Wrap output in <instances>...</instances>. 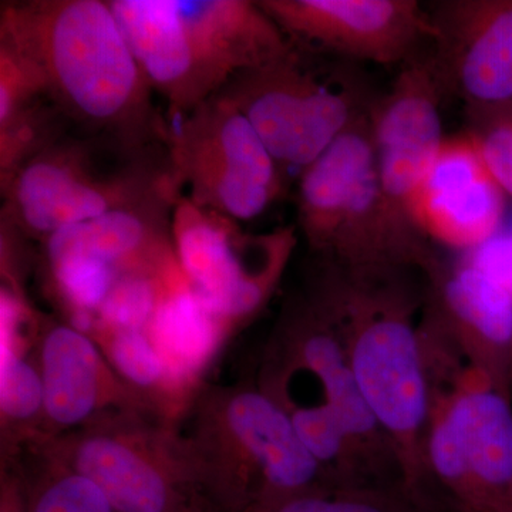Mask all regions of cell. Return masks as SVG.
I'll return each mask as SVG.
<instances>
[{
	"label": "cell",
	"mask_w": 512,
	"mask_h": 512,
	"mask_svg": "<svg viewBox=\"0 0 512 512\" xmlns=\"http://www.w3.org/2000/svg\"><path fill=\"white\" fill-rule=\"evenodd\" d=\"M0 512H29L28 491L18 460H2Z\"/></svg>",
	"instance_id": "cell-25"
},
{
	"label": "cell",
	"mask_w": 512,
	"mask_h": 512,
	"mask_svg": "<svg viewBox=\"0 0 512 512\" xmlns=\"http://www.w3.org/2000/svg\"><path fill=\"white\" fill-rule=\"evenodd\" d=\"M505 192L488 171L476 136L446 138L410 204L421 237L477 249L498 235Z\"/></svg>",
	"instance_id": "cell-14"
},
{
	"label": "cell",
	"mask_w": 512,
	"mask_h": 512,
	"mask_svg": "<svg viewBox=\"0 0 512 512\" xmlns=\"http://www.w3.org/2000/svg\"><path fill=\"white\" fill-rule=\"evenodd\" d=\"M128 46L167 119L185 116L215 96L228 80L202 55L174 0H110Z\"/></svg>",
	"instance_id": "cell-15"
},
{
	"label": "cell",
	"mask_w": 512,
	"mask_h": 512,
	"mask_svg": "<svg viewBox=\"0 0 512 512\" xmlns=\"http://www.w3.org/2000/svg\"><path fill=\"white\" fill-rule=\"evenodd\" d=\"M289 417L302 443L326 474V468L339 460L350 440L342 423L325 404L298 410Z\"/></svg>",
	"instance_id": "cell-22"
},
{
	"label": "cell",
	"mask_w": 512,
	"mask_h": 512,
	"mask_svg": "<svg viewBox=\"0 0 512 512\" xmlns=\"http://www.w3.org/2000/svg\"><path fill=\"white\" fill-rule=\"evenodd\" d=\"M440 301L448 315L491 346L512 340V292L473 262L440 282Z\"/></svg>",
	"instance_id": "cell-19"
},
{
	"label": "cell",
	"mask_w": 512,
	"mask_h": 512,
	"mask_svg": "<svg viewBox=\"0 0 512 512\" xmlns=\"http://www.w3.org/2000/svg\"><path fill=\"white\" fill-rule=\"evenodd\" d=\"M202 55L229 80L275 62L292 42L258 2L174 0Z\"/></svg>",
	"instance_id": "cell-16"
},
{
	"label": "cell",
	"mask_w": 512,
	"mask_h": 512,
	"mask_svg": "<svg viewBox=\"0 0 512 512\" xmlns=\"http://www.w3.org/2000/svg\"><path fill=\"white\" fill-rule=\"evenodd\" d=\"M237 512H434L423 495L360 487H316L285 497L256 501Z\"/></svg>",
	"instance_id": "cell-21"
},
{
	"label": "cell",
	"mask_w": 512,
	"mask_h": 512,
	"mask_svg": "<svg viewBox=\"0 0 512 512\" xmlns=\"http://www.w3.org/2000/svg\"><path fill=\"white\" fill-rule=\"evenodd\" d=\"M444 89L485 107L512 103V0H453L430 12Z\"/></svg>",
	"instance_id": "cell-13"
},
{
	"label": "cell",
	"mask_w": 512,
	"mask_h": 512,
	"mask_svg": "<svg viewBox=\"0 0 512 512\" xmlns=\"http://www.w3.org/2000/svg\"><path fill=\"white\" fill-rule=\"evenodd\" d=\"M298 222L313 251L349 272L424 258L421 235L382 190L369 111L302 171Z\"/></svg>",
	"instance_id": "cell-3"
},
{
	"label": "cell",
	"mask_w": 512,
	"mask_h": 512,
	"mask_svg": "<svg viewBox=\"0 0 512 512\" xmlns=\"http://www.w3.org/2000/svg\"><path fill=\"white\" fill-rule=\"evenodd\" d=\"M0 421L2 460L18 458L42 439L45 390L37 363L36 326L18 315H3Z\"/></svg>",
	"instance_id": "cell-18"
},
{
	"label": "cell",
	"mask_w": 512,
	"mask_h": 512,
	"mask_svg": "<svg viewBox=\"0 0 512 512\" xmlns=\"http://www.w3.org/2000/svg\"><path fill=\"white\" fill-rule=\"evenodd\" d=\"M488 171L512 197V116L493 121L484 133L474 134Z\"/></svg>",
	"instance_id": "cell-23"
},
{
	"label": "cell",
	"mask_w": 512,
	"mask_h": 512,
	"mask_svg": "<svg viewBox=\"0 0 512 512\" xmlns=\"http://www.w3.org/2000/svg\"><path fill=\"white\" fill-rule=\"evenodd\" d=\"M165 148L178 194L229 220L258 218L281 195L284 170L247 117L220 94L165 120Z\"/></svg>",
	"instance_id": "cell-7"
},
{
	"label": "cell",
	"mask_w": 512,
	"mask_h": 512,
	"mask_svg": "<svg viewBox=\"0 0 512 512\" xmlns=\"http://www.w3.org/2000/svg\"><path fill=\"white\" fill-rule=\"evenodd\" d=\"M474 251L471 262L512 292V235H495Z\"/></svg>",
	"instance_id": "cell-24"
},
{
	"label": "cell",
	"mask_w": 512,
	"mask_h": 512,
	"mask_svg": "<svg viewBox=\"0 0 512 512\" xmlns=\"http://www.w3.org/2000/svg\"><path fill=\"white\" fill-rule=\"evenodd\" d=\"M177 426L214 512L326 485L289 414L259 387L204 383Z\"/></svg>",
	"instance_id": "cell-2"
},
{
	"label": "cell",
	"mask_w": 512,
	"mask_h": 512,
	"mask_svg": "<svg viewBox=\"0 0 512 512\" xmlns=\"http://www.w3.org/2000/svg\"><path fill=\"white\" fill-rule=\"evenodd\" d=\"M16 460L25 477L29 512H117L96 484L42 447H26Z\"/></svg>",
	"instance_id": "cell-20"
},
{
	"label": "cell",
	"mask_w": 512,
	"mask_h": 512,
	"mask_svg": "<svg viewBox=\"0 0 512 512\" xmlns=\"http://www.w3.org/2000/svg\"><path fill=\"white\" fill-rule=\"evenodd\" d=\"M106 138L60 137L2 184V221L28 239L43 242L60 229L177 192L170 158L160 164L153 148L121 151ZM126 148V147H124Z\"/></svg>",
	"instance_id": "cell-4"
},
{
	"label": "cell",
	"mask_w": 512,
	"mask_h": 512,
	"mask_svg": "<svg viewBox=\"0 0 512 512\" xmlns=\"http://www.w3.org/2000/svg\"><path fill=\"white\" fill-rule=\"evenodd\" d=\"M171 238L192 291L229 332L268 301L296 244L295 227L245 234L238 222L183 195L171 214Z\"/></svg>",
	"instance_id": "cell-9"
},
{
	"label": "cell",
	"mask_w": 512,
	"mask_h": 512,
	"mask_svg": "<svg viewBox=\"0 0 512 512\" xmlns=\"http://www.w3.org/2000/svg\"><path fill=\"white\" fill-rule=\"evenodd\" d=\"M339 62L293 45L275 62L235 74L217 94L247 117L284 173H302L372 107Z\"/></svg>",
	"instance_id": "cell-5"
},
{
	"label": "cell",
	"mask_w": 512,
	"mask_h": 512,
	"mask_svg": "<svg viewBox=\"0 0 512 512\" xmlns=\"http://www.w3.org/2000/svg\"><path fill=\"white\" fill-rule=\"evenodd\" d=\"M36 353L45 390L39 441L56 439L114 410L158 416L153 406L114 372L96 340L66 320L42 315Z\"/></svg>",
	"instance_id": "cell-12"
},
{
	"label": "cell",
	"mask_w": 512,
	"mask_h": 512,
	"mask_svg": "<svg viewBox=\"0 0 512 512\" xmlns=\"http://www.w3.org/2000/svg\"><path fill=\"white\" fill-rule=\"evenodd\" d=\"M293 45L345 62L402 64L433 43L430 13L416 0H261Z\"/></svg>",
	"instance_id": "cell-10"
},
{
	"label": "cell",
	"mask_w": 512,
	"mask_h": 512,
	"mask_svg": "<svg viewBox=\"0 0 512 512\" xmlns=\"http://www.w3.org/2000/svg\"><path fill=\"white\" fill-rule=\"evenodd\" d=\"M444 90L436 57L419 55L402 64L392 89L369 110L382 190L412 227L410 204L446 141L440 114Z\"/></svg>",
	"instance_id": "cell-11"
},
{
	"label": "cell",
	"mask_w": 512,
	"mask_h": 512,
	"mask_svg": "<svg viewBox=\"0 0 512 512\" xmlns=\"http://www.w3.org/2000/svg\"><path fill=\"white\" fill-rule=\"evenodd\" d=\"M0 42L39 67L49 99L89 137L130 150L165 146L167 124L109 2L3 3Z\"/></svg>",
	"instance_id": "cell-1"
},
{
	"label": "cell",
	"mask_w": 512,
	"mask_h": 512,
	"mask_svg": "<svg viewBox=\"0 0 512 512\" xmlns=\"http://www.w3.org/2000/svg\"><path fill=\"white\" fill-rule=\"evenodd\" d=\"M333 296L352 328L349 363L380 427L410 447L429 414V389L406 298L373 286L372 271L352 272Z\"/></svg>",
	"instance_id": "cell-8"
},
{
	"label": "cell",
	"mask_w": 512,
	"mask_h": 512,
	"mask_svg": "<svg viewBox=\"0 0 512 512\" xmlns=\"http://www.w3.org/2000/svg\"><path fill=\"white\" fill-rule=\"evenodd\" d=\"M148 333L188 404L204 384L202 372L231 335L192 291L178 265L168 275Z\"/></svg>",
	"instance_id": "cell-17"
},
{
	"label": "cell",
	"mask_w": 512,
	"mask_h": 512,
	"mask_svg": "<svg viewBox=\"0 0 512 512\" xmlns=\"http://www.w3.org/2000/svg\"><path fill=\"white\" fill-rule=\"evenodd\" d=\"M32 446L89 478L117 512H214L177 424L156 414L114 410Z\"/></svg>",
	"instance_id": "cell-6"
}]
</instances>
